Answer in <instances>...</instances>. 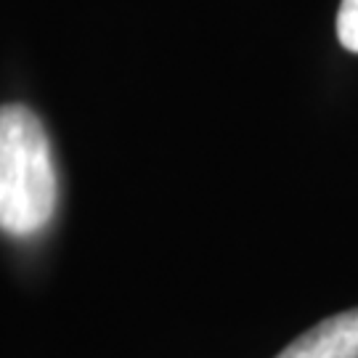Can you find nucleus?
<instances>
[{
  "label": "nucleus",
  "mask_w": 358,
  "mask_h": 358,
  "mask_svg": "<svg viewBox=\"0 0 358 358\" xmlns=\"http://www.w3.org/2000/svg\"><path fill=\"white\" fill-rule=\"evenodd\" d=\"M337 38L343 48L358 53V0H343L337 13Z\"/></svg>",
  "instance_id": "7ed1b4c3"
},
{
  "label": "nucleus",
  "mask_w": 358,
  "mask_h": 358,
  "mask_svg": "<svg viewBox=\"0 0 358 358\" xmlns=\"http://www.w3.org/2000/svg\"><path fill=\"white\" fill-rule=\"evenodd\" d=\"M59 178L48 133L22 103L0 106V231L35 236L53 220Z\"/></svg>",
  "instance_id": "f257e3e1"
},
{
  "label": "nucleus",
  "mask_w": 358,
  "mask_h": 358,
  "mask_svg": "<svg viewBox=\"0 0 358 358\" xmlns=\"http://www.w3.org/2000/svg\"><path fill=\"white\" fill-rule=\"evenodd\" d=\"M276 358H358V308L319 321Z\"/></svg>",
  "instance_id": "f03ea898"
}]
</instances>
